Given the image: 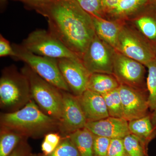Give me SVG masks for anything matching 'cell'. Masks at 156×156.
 Segmentation results:
<instances>
[{
    "label": "cell",
    "instance_id": "obj_32",
    "mask_svg": "<svg viewBox=\"0 0 156 156\" xmlns=\"http://www.w3.org/2000/svg\"><path fill=\"white\" fill-rule=\"evenodd\" d=\"M121 0H101L104 11L111 12Z\"/></svg>",
    "mask_w": 156,
    "mask_h": 156
},
{
    "label": "cell",
    "instance_id": "obj_2",
    "mask_svg": "<svg viewBox=\"0 0 156 156\" xmlns=\"http://www.w3.org/2000/svg\"><path fill=\"white\" fill-rule=\"evenodd\" d=\"M3 128L23 136H38L58 128L59 121L42 111L33 100L18 110L1 115Z\"/></svg>",
    "mask_w": 156,
    "mask_h": 156
},
{
    "label": "cell",
    "instance_id": "obj_19",
    "mask_svg": "<svg viewBox=\"0 0 156 156\" xmlns=\"http://www.w3.org/2000/svg\"><path fill=\"white\" fill-rule=\"evenodd\" d=\"M23 136L15 131L3 128L0 136V156H10Z\"/></svg>",
    "mask_w": 156,
    "mask_h": 156
},
{
    "label": "cell",
    "instance_id": "obj_30",
    "mask_svg": "<svg viewBox=\"0 0 156 156\" xmlns=\"http://www.w3.org/2000/svg\"><path fill=\"white\" fill-rule=\"evenodd\" d=\"M15 55L14 50L10 42L2 35H0V56L1 57L11 56L12 58Z\"/></svg>",
    "mask_w": 156,
    "mask_h": 156
},
{
    "label": "cell",
    "instance_id": "obj_16",
    "mask_svg": "<svg viewBox=\"0 0 156 156\" xmlns=\"http://www.w3.org/2000/svg\"><path fill=\"white\" fill-rule=\"evenodd\" d=\"M120 85L113 75L96 73L89 77L87 89L103 95L118 89Z\"/></svg>",
    "mask_w": 156,
    "mask_h": 156
},
{
    "label": "cell",
    "instance_id": "obj_11",
    "mask_svg": "<svg viewBox=\"0 0 156 156\" xmlns=\"http://www.w3.org/2000/svg\"><path fill=\"white\" fill-rule=\"evenodd\" d=\"M115 50L145 66L156 58L149 46L126 29H121Z\"/></svg>",
    "mask_w": 156,
    "mask_h": 156
},
{
    "label": "cell",
    "instance_id": "obj_27",
    "mask_svg": "<svg viewBox=\"0 0 156 156\" xmlns=\"http://www.w3.org/2000/svg\"><path fill=\"white\" fill-rule=\"evenodd\" d=\"M61 141V136L57 133L52 132L46 134L41 145L44 155H48L53 153Z\"/></svg>",
    "mask_w": 156,
    "mask_h": 156
},
{
    "label": "cell",
    "instance_id": "obj_15",
    "mask_svg": "<svg viewBox=\"0 0 156 156\" xmlns=\"http://www.w3.org/2000/svg\"><path fill=\"white\" fill-rule=\"evenodd\" d=\"M92 17L96 35L115 49L122 28L117 23L107 20L103 18L92 16Z\"/></svg>",
    "mask_w": 156,
    "mask_h": 156
},
{
    "label": "cell",
    "instance_id": "obj_22",
    "mask_svg": "<svg viewBox=\"0 0 156 156\" xmlns=\"http://www.w3.org/2000/svg\"><path fill=\"white\" fill-rule=\"evenodd\" d=\"M123 140L127 156H146L145 145L137 136L130 134Z\"/></svg>",
    "mask_w": 156,
    "mask_h": 156
},
{
    "label": "cell",
    "instance_id": "obj_5",
    "mask_svg": "<svg viewBox=\"0 0 156 156\" xmlns=\"http://www.w3.org/2000/svg\"><path fill=\"white\" fill-rule=\"evenodd\" d=\"M15 55L13 59L23 62L37 74L61 91L70 89L59 70L57 59L39 56L27 50L21 44H12Z\"/></svg>",
    "mask_w": 156,
    "mask_h": 156
},
{
    "label": "cell",
    "instance_id": "obj_17",
    "mask_svg": "<svg viewBox=\"0 0 156 156\" xmlns=\"http://www.w3.org/2000/svg\"><path fill=\"white\" fill-rule=\"evenodd\" d=\"M94 135L85 127L68 135L76 146L80 156H94Z\"/></svg>",
    "mask_w": 156,
    "mask_h": 156
},
{
    "label": "cell",
    "instance_id": "obj_23",
    "mask_svg": "<svg viewBox=\"0 0 156 156\" xmlns=\"http://www.w3.org/2000/svg\"><path fill=\"white\" fill-rule=\"evenodd\" d=\"M135 24L146 37L156 40V20L149 16H143L135 20Z\"/></svg>",
    "mask_w": 156,
    "mask_h": 156
},
{
    "label": "cell",
    "instance_id": "obj_4",
    "mask_svg": "<svg viewBox=\"0 0 156 156\" xmlns=\"http://www.w3.org/2000/svg\"><path fill=\"white\" fill-rule=\"evenodd\" d=\"M31 98L29 83L23 74L18 72L13 66L3 70L0 79L1 108L9 112L16 111L25 106Z\"/></svg>",
    "mask_w": 156,
    "mask_h": 156
},
{
    "label": "cell",
    "instance_id": "obj_21",
    "mask_svg": "<svg viewBox=\"0 0 156 156\" xmlns=\"http://www.w3.org/2000/svg\"><path fill=\"white\" fill-rule=\"evenodd\" d=\"M148 70L147 85L149 92V107L151 111L156 108V58L146 65Z\"/></svg>",
    "mask_w": 156,
    "mask_h": 156
},
{
    "label": "cell",
    "instance_id": "obj_31",
    "mask_svg": "<svg viewBox=\"0 0 156 156\" xmlns=\"http://www.w3.org/2000/svg\"><path fill=\"white\" fill-rule=\"evenodd\" d=\"M12 1L23 3L26 9L30 10V8L34 6L48 2L50 0H12Z\"/></svg>",
    "mask_w": 156,
    "mask_h": 156
},
{
    "label": "cell",
    "instance_id": "obj_18",
    "mask_svg": "<svg viewBox=\"0 0 156 156\" xmlns=\"http://www.w3.org/2000/svg\"><path fill=\"white\" fill-rule=\"evenodd\" d=\"M128 128L130 133L137 136L145 145L151 139L155 128L149 115L128 122Z\"/></svg>",
    "mask_w": 156,
    "mask_h": 156
},
{
    "label": "cell",
    "instance_id": "obj_1",
    "mask_svg": "<svg viewBox=\"0 0 156 156\" xmlns=\"http://www.w3.org/2000/svg\"><path fill=\"white\" fill-rule=\"evenodd\" d=\"M30 10L45 17L48 30L81 59L96 34L92 16L76 0H50Z\"/></svg>",
    "mask_w": 156,
    "mask_h": 156
},
{
    "label": "cell",
    "instance_id": "obj_9",
    "mask_svg": "<svg viewBox=\"0 0 156 156\" xmlns=\"http://www.w3.org/2000/svg\"><path fill=\"white\" fill-rule=\"evenodd\" d=\"M144 65L122 53H115L113 75L120 85L141 90L145 74Z\"/></svg>",
    "mask_w": 156,
    "mask_h": 156
},
{
    "label": "cell",
    "instance_id": "obj_25",
    "mask_svg": "<svg viewBox=\"0 0 156 156\" xmlns=\"http://www.w3.org/2000/svg\"><path fill=\"white\" fill-rule=\"evenodd\" d=\"M43 156H80V155L71 140L66 136L61 140L53 153L48 155Z\"/></svg>",
    "mask_w": 156,
    "mask_h": 156
},
{
    "label": "cell",
    "instance_id": "obj_6",
    "mask_svg": "<svg viewBox=\"0 0 156 156\" xmlns=\"http://www.w3.org/2000/svg\"><path fill=\"white\" fill-rule=\"evenodd\" d=\"M21 45L31 53L49 58H79L49 30L36 29L23 41Z\"/></svg>",
    "mask_w": 156,
    "mask_h": 156
},
{
    "label": "cell",
    "instance_id": "obj_13",
    "mask_svg": "<svg viewBox=\"0 0 156 156\" xmlns=\"http://www.w3.org/2000/svg\"><path fill=\"white\" fill-rule=\"evenodd\" d=\"M86 128L94 135L110 139L122 138L131 134L128 122L122 118L109 116L94 122H87Z\"/></svg>",
    "mask_w": 156,
    "mask_h": 156
},
{
    "label": "cell",
    "instance_id": "obj_35",
    "mask_svg": "<svg viewBox=\"0 0 156 156\" xmlns=\"http://www.w3.org/2000/svg\"><path fill=\"white\" fill-rule=\"evenodd\" d=\"M8 0H0V6L1 10H3L5 8Z\"/></svg>",
    "mask_w": 156,
    "mask_h": 156
},
{
    "label": "cell",
    "instance_id": "obj_26",
    "mask_svg": "<svg viewBox=\"0 0 156 156\" xmlns=\"http://www.w3.org/2000/svg\"><path fill=\"white\" fill-rule=\"evenodd\" d=\"M84 11L92 17L103 18L104 11L101 0H76Z\"/></svg>",
    "mask_w": 156,
    "mask_h": 156
},
{
    "label": "cell",
    "instance_id": "obj_3",
    "mask_svg": "<svg viewBox=\"0 0 156 156\" xmlns=\"http://www.w3.org/2000/svg\"><path fill=\"white\" fill-rule=\"evenodd\" d=\"M21 71L28 80L34 101L45 113L59 121L63 108L62 91L41 77L27 65Z\"/></svg>",
    "mask_w": 156,
    "mask_h": 156
},
{
    "label": "cell",
    "instance_id": "obj_34",
    "mask_svg": "<svg viewBox=\"0 0 156 156\" xmlns=\"http://www.w3.org/2000/svg\"><path fill=\"white\" fill-rule=\"evenodd\" d=\"M153 112L151 115V119L152 123L154 128L156 127V108L153 111Z\"/></svg>",
    "mask_w": 156,
    "mask_h": 156
},
{
    "label": "cell",
    "instance_id": "obj_14",
    "mask_svg": "<svg viewBox=\"0 0 156 156\" xmlns=\"http://www.w3.org/2000/svg\"><path fill=\"white\" fill-rule=\"evenodd\" d=\"M77 97L87 122L98 121L109 116L102 95L87 89Z\"/></svg>",
    "mask_w": 156,
    "mask_h": 156
},
{
    "label": "cell",
    "instance_id": "obj_20",
    "mask_svg": "<svg viewBox=\"0 0 156 156\" xmlns=\"http://www.w3.org/2000/svg\"><path fill=\"white\" fill-rule=\"evenodd\" d=\"M109 116L117 118H123V112L122 100L119 88L102 95Z\"/></svg>",
    "mask_w": 156,
    "mask_h": 156
},
{
    "label": "cell",
    "instance_id": "obj_12",
    "mask_svg": "<svg viewBox=\"0 0 156 156\" xmlns=\"http://www.w3.org/2000/svg\"><path fill=\"white\" fill-rule=\"evenodd\" d=\"M119 89L125 119L130 122L148 115L147 98L141 90L124 85H120Z\"/></svg>",
    "mask_w": 156,
    "mask_h": 156
},
{
    "label": "cell",
    "instance_id": "obj_7",
    "mask_svg": "<svg viewBox=\"0 0 156 156\" xmlns=\"http://www.w3.org/2000/svg\"><path fill=\"white\" fill-rule=\"evenodd\" d=\"M115 49L96 35L89 44L81 60L91 74H113Z\"/></svg>",
    "mask_w": 156,
    "mask_h": 156
},
{
    "label": "cell",
    "instance_id": "obj_29",
    "mask_svg": "<svg viewBox=\"0 0 156 156\" xmlns=\"http://www.w3.org/2000/svg\"><path fill=\"white\" fill-rule=\"evenodd\" d=\"M107 156H127L123 139H111Z\"/></svg>",
    "mask_w": 156,
    "mask_h": 156
},
{
    "label": "cell",
    "instance_id": "obj_28",
    "mask_svg": "<svg viewBox=\"0 0 156 156\" xmlns=\"http://www.w3.org/2000/svg\"><path fill=\"white\" fill-rule=\"evenodd\" d=\"M111 139L99 136H94L93 143L94 156H107Z\"/></svg>",
    "mask_w": 156,
    "mask_h": 156
},
{
    "label": "cell",
    "instance_id": "obj_24",
    "mask_svg": "<svg viewBox=\"0 0 156 156\" xmlns=\"http://www.w3.org/2000/svg\"><path fill=\"white\" fill-rule=\"evenodd\" d=\"M146 0H121L110 12L116 16L127 15L142 5Z\"/></svg>",
    "mask_w": 156,
    "mask_h": 156
},
{
    "label": "cell",
    "instance_id": "obj_8",
    "mask_svg": "<svg viewBox=\"0 0 156 156\" xmlns=\"http://www.w3.org/2000/svg\"><path fill=\"white\" fill-rule=\"evenodd\" d=\"M58 67L70 91L79 97L87 89L91 74L84 66L80 58L57 59Z\"/></svg>",
    "mask_w": 156,
    "mask_h": 156
},
{
    "label": "cell",
    "instance_id": "obj_10",
    "mask_svg": "<svg viewBox=\"0 0 156 156\" xmlns=\"http://www.w3.org/2000/svg\"><path fill=\"white\" fill-rule=\"evenodd\" d=\"M63 108L58 129L66 136L85 128L87 122L78 98L70 92L62 91Z\"/></svg>",
    "mask_w": 156,
    "mask_h": 156
},
{
    "label": "cell",
    "instance_id": "obj_33",
    "mask_svg": "<svg viewBox=\"0 0 156 156\" xmlns=\"http://www.w3.org/2000/svg\"><path fill=\"white\" fill-rule=\"evenodd\" d=\"M24 151L22 148H17L14 149L10 156H23Z\"/></svg>",
    "mask_w": 156,
    "mask_h": 156
}]
</instances>
